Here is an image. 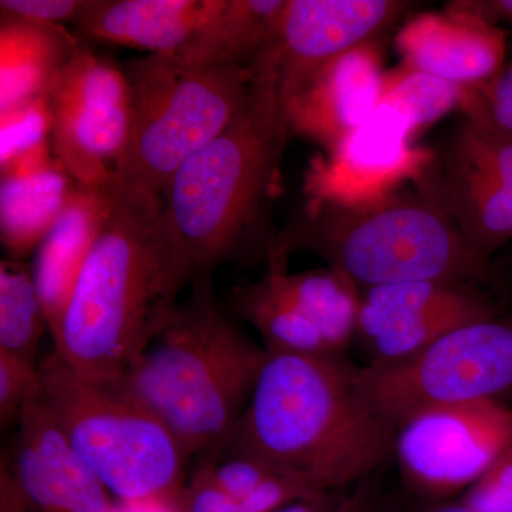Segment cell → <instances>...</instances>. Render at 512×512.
<instances>
[{
  "label": "cell",
  "instance_id": "obj_1",
  "mask_svg": "<svg viewBox=\"0 0 512 512\" xmlns=\"http://www.w3.org/2000/svg\"><path fill=\"white\" fill-rule=\"evenodd\" d=\"M188 284L163 197L123 187L77 276L53 350L80 375L123 379L174 318Z\"/></svg>",
  "mask_w": 512,
  "mask_h": 512
},
{
  "label": "cell",
  "instance_id": "obj_2",
  "mask_svg": "<svg viewBox=\"0 0 512 512\" xmlns=\"http://www.w3.org/2000/svg\"><path fill=\"white\" fill-rule=\"evenodd\" d=\"M342 356L266 353L254 393L214 453L247 456L316 491H339L394 456L397 431Z\"/></svg>",
  "mask_w": 512,
  "mask_h": 512
},
{
  "label": "cell",
  "instance_id": "obj_3",
  "mask_svg": "<svg viewBox=\"0 0 512 512\" xmlns=\"http://www.w3.org/2000/svg\"><path fill=\"white\" fill-rule=\"evenodd\" d=\"M289 134L272 46L258 57L237 116L192 154L165 188V214L191 285L211 279L228 262L268 256L278 232L271 211L282 191Z\"/></svg>",
  "mask_w": 512,
  "mask_h": 512
},
{
  "label": "cell",
  "instance_id": "obj_4",
  "mask_svg": "<svg viewBox=\"0 0 512 512\" xmlns=\"http://www.w3.org/2000/svg\"><path fill=\"white\" fill-rule=\"evenodd\" d=\"M318 256L360 289L413 281H487L490 262L468 245L446 211L407 187L359 205L306 201L269 248V269L295 252Z\"/></svg>",
  "mask_w": 512,
  "mask_h": 512
},
{
  "label": "cell",
  "instance_id": "obj_5",
  "mask_svg": "<svg viewBox=\"0 0 512 512\" xmlns=\"http://www.w3.org/2000/svg\"><path fill=\"white\" fill-rule=\"evenodd\" d=\"M265 356L202 279L123 380L187 456L211 454L244 416Z\"/></svg>",
  "mask_w": 512,
  "mask_h": 512
},
{
  "label": "cell",
  "instance_id": "obj_6",
  "mask_svg": "<svg viewBox=\"0 0 512 512\" xmlns=\"http://www.w3.org/2000/svg\"><path fill=\"white\" fill-rule=\"evenodd\" d=\"M254 63L198 64L146 55L121 69L130 97L126 147L116 165L121 187L163 197L173 175L237 116L254 82Z\"/></svg>",
  "mask_w": 512,
  "mask_h": 512
},
{
  "label": "cell",
  "instance_id": "obj_7",
  "mask_svg": "<svg viewBox=\"0 0 512 512\" xmlns=\"http://www.w3.org/2000/svg\"><path fill=\"white\" fill-rule=\"evenodd\" d=\"M39 375L50 413L114 500L181 494L187 453L123 379L80 375L55 350Z\"/></svg>",
  "mask_w": 512,
  "mask_h": 512
},
{
  "label": "cell",
  "instance_id": "obj_8",
  "mask_svg": "<svg viewBox=\"0 0 512 512\" xmlns=\"http://www.w3.org/2000/svg\"><path fill=\"white\" fill-rule=\"evenodd\" d=\"M366 399L394 429L421 410L512 394V320L468 323L416 355L357 369Z\"/></svg>",
  "mask_w": 512,
  "mask_h": 512
},
{
  "label": "cell",
  "instance_id": "obj_9",
  "mask_svg": "<svg viewBox=\"0 0 512 512\" xmlns=\"http://www.w3.org/2000/svg\"><path fill=\"white\" fill-rule=\"evenodd\" d=\"M52 116L50 147L76 184L117 183L126 147L130 97L123 69L84 45L46 93Z\"/></svg>",
  "mask_w": 512,
  "mask_h": 512
},
{
  "label": "cell",
  "instance_id": "obj_10",
  "mask_svg": "<svg viewBox=\"0 0 512 512\" xmlns=\"http://www.w3.org/2000/svg\"><path fill=\"white\" fill-rule=\"evenodd\" d=\"M512 447V409L498 400L431 407L397 429L394 454L417 493L466 491Z\"/></svg>",
  "mask_w": 512,
  "mask_h": 512
},
{
  "label": "cell",
  "instance_id": "obj_11",
  "mask_svg": "<svg viewBox=\"0 0 512 512\" xmlns=\"http://www.w3.org/2000/svg\"><path fill=\"white\" fill-rule=\"evenodd\" d=\"M414 187L447 212L484 261L512 239V138L500 131L464 120Z\"/></svg>",
  "mask_w": 512,
  "mask_h": 512
},
{
  "label": "cell",
  "instance_id": "obj_12",
  "mask_svg": "<svg viewBox=\"0 0 512 512\" xmlns=\"http://www.w3.org/2000/svg\"><path fill=\"white\" fill-rule=\"evenodd\" d=\"M402 110L380 103L372 116L342 141L313 158L305 174L306 201L359 205L419 183L434 151L414 147Z\"/></svg>",
  "mask_w": 512,
  "mask_h": 512
},
{
  "label": "cell",
  "instance_id": "obj_13",
  "mask_svg": "<svg viewBox=\"0 0 512 512\" xmlns=\"http://www.w3.org/2000/svg\"><path fill=\"white\" fill-rule=\"evenodd\" d=\"M474 285L413 281L362 291L356 338L372 359L369 365L399 362L451 330L495 318L493 305Z\"/></svg>",
  "mask_w": 512,
  "mask_h": 512
},
{
  "label": "cell",
  "instance_id": "obj_14",
  "mask_svg": "<svg viewBox=\"0 0 512 512\" xmlns=\"http://www.w3.org/2000/svg\"><path fill=\"white\" fill-rule=\"evenodd\" d=\"M406 8L399 0H286L274 43L279 99L330 60L373 42Z\"/></svg>",
  "mask_w": 512,
  "mask_h": 512
},
{
  "label": "cell",
  "instance_id": "obj_15",
  "mask_svg": "<svg viewBox=\"0 0 512 512\" xmlns=\"http://www.w3.org/2000/svg\"><path fill=\"white\" fill-rule=\"evenodd\" d=\"M13 478L30 512H109L114 498L83 463L37 387L19 419Z\"/></svg>",
  "mask_w": 512,
  "mask_h": 512
},
{
  "label": "cell",
  "instance_id": "obj_16",
  "mask_svg": "<svg viewBox=\"0 0 512 512\" xmlns=\"http://www.w3.org/2000/svg\"><path fill=\"white\" fill-rule=\"evenodd\" d=\"M224 0H93L76 23L80 39L202 63Z\"/></svg>",
  "mask_w": 512,
  "mask_h": 512
},
{
  "label": "cell",
  "instance_id": "obj_17",
  "mask_svg": "<svg viewBox=\"0 0 512 512\" xmlns=\"http://www.w3.org/2000/svg\"><path fill=\"white\" fill-rule=\"evenodd\" d=\"M384 76L382 52L375 42L330 60L281 101L289 133L332 150L377 109Z\"/></svg>",
  "mask_w": 512,
  "mask_h": 512
},
{
  "label": "cell",
  "instance_id": "obj_18",
  "mask_svg": "<svg viewBox=\"0 0 512 512\" xmlns=\"http://www.w3.org/2000/svg\"><path fill=\"white\" fill-rule=\"evenodd\" d=\"M505 30L448 5L444 12L421 13L397 32L394 45L402 66L460 86H480L503 69Z\"/></svg>",
  "mask_w": 512,
  "mask_h": 512
},
{
  "label": "cell",
  "instance_id": "obj_19",
  "mask_svg": "<svg viewBox=\"0 0 512 512\" xmlns=\"http://www.w3.org/2000/svg\"><path fill=\"white\" fill-rule=\"evenodd\" d=\"M121 190L119 181L101 187L74 185L62 214L36 249L33 275L52 338L59 332L77 276L109 220Z\"/></svg>",
  "mask_w": 512,
  "mask_h": 512
},
{
  "label": "cell",
  "instance_id": "obj_20",
  "mask_svg": "<svg viewBox=\"0 0 512 512\" xmlns=\"http://www.w3.org/2000/svg\"><path fill=\"white\" fill-rule=\"evenodd\" d=\"M0 241L8 258L25 261L60 217L74 181L49 144L0 167Z\"/></svg>",
  "mask_w": 512,
  "mask_h": 512
},
{
  "label": "cell",
  "instance_id": "obj_21",
  "mask_svg": "<svg viewBox=\"0 0 512 512\" xmlns=\"http://www.w3.org/2000/svg\"><path fill=\"white\" fill-rule=\"evenodd\" d=\"M83 46L64 26L0 15V116L46 97Z\"/></svg>",
  "mask_w": 512,
  "mask_h": 512
},
{
  "label": "cell",
  "instance_id": "obj_22",
  "mask_svg": "<svg viewBox=\"0 0 512 512\" xmlns=\"http://www.w3.org/2000/svg\"><path fill=\"white\" fill-rule=\"evenodd\" d=\"M266 276L319 329L332 352L342 355L356 338L360 289L328 266L299 274L269 269Z\"/></svg>",
  "mask_w": 512,
  "mask_h": 512
},
{
  "label": "cell",
  "instance_id": "obj_23",
  "mask_svg": "<svg viewBox=\"0 0 512 512\" xmlns=\"http://www.w3.org/2000/svg\"><path fill=\"white\" fill-rule=\"evenodd\" d=\"M229 312L254 326L266 353L303 356L335 355L319 329L265 276L232 293Z\"/></svg>",
  "mask_w": 512,
  "mask_h": 512
},
{
  "label": "cell",
  "instance_id": "obj_24",
  "mask_svg": "<svg viewBox=\"0 0 512 512\" xmlns=\"http://www.w3.org/2000/svg\"><path fill=\"white\" fill-rule=\"evenodd\" d=\"M49 329L33 268L19 259L0 262V352L36 363Z\"/></svg>",
  "mask_w": 512,
  "mask_h": 512
},
{
  "label": "cell",
  "instance_id": "obj_25",
  "mask_svg": "<svg viewBox=\"0 0 512 512\" xmlns=\"http://www.w3.org/2000/svg\"><path fill=\"white\" fill-rule=\"evenodd\" d=\"M466 92L467 86L402 66L384 76L380 103L402 110L416 136L450 111L461 109Z\"/></svg>",
  "mask_w": 512,
  "mask_h": 512
},
{
  "label": "cell",
  "instance_id": "obj_26",
  "mask_svg": "<svg viewBox=\"0 0 512 512\" xmlns=\"http://www.w3.org/2000/svg\"><path fill=\"white\" fill-rule=\"evenodd\" d=\"M52 116L46 97L0 116V167L50 143Z\"/></svg>",
  "mask_w": 512,
  "mask_h": 512
},
{
  "label": "cell",
  "instance_id": "obj_27",
  "mask_svg": "<svg viewBox=\"0 0 512 512\" xmlns=\"http://www.w3.org/2000/svg\"><path fill=\"white\" fill-rule=\"evenodd\" d=\"M461 111L466 119L480 121L512 138V62L504 64L488 82L467 87Z\"/></svg>",
  "mask_w": 512,
  "mask_h": 512
},
{
  "label": "cell",
  "instance_id": "obj_28",
  "mask_svg": "<svg viewBox=\"0 0 512 512\" xmlns=\"http://www.w3.org/2000/svg\"><path fill=\"white\" fill-rule=\"evenodd\" d=\"M39 384L36 363L0 352V423L3 429L19 423L26 403Z\"/></svg>",
  "mask_w": 512,
  "mask_h": 512
},
{
  "label": "cell",
  "instance_id": "obj_29",
  "mask_svg": "<svg viewBox=\"0 0 512 512\" xmlns=\"http://www.w3.org/2000/svg\"><path fill=\"white\" fill-rule=\"evenodd\" d=\"M460 504L470 512H512V447L464 491Z\"/></svg>",
  "mask_w": 512,
  "mask_h": 512
},
{
  "label": "cell",
  "instance_id": "obj_30",
  "mask_svg": "<svg viewBox=\"0 0 512 512\" xmlns=\"http://www.w3.org/2000/svg\"><path fill=\"white\" fill-rule=\"evenodd\" d=\"M185 512H262L249 500H241L225 491L205 464L195 470L183 488Z\"/></svg>",
  "mask_w": 512,
  "mask_h": 512
},
{
  "label": "cell",
  "instance_id": "obj_31",
  "mask_svg": "<svg viewBox=\"0 0 512 512\" xmlns=\"http://www.w3.org/2000/svg\"><path fill=\"white\" fill-rule=\"evenodd\" d=\"M93 0H2L0 15L46 23V25L64 26L82 19Z\"/></svg>",
  "mask_w": 512,
  "mask_h": 512
},
{
  "label": "cell",
  "instance_id": "obj_32",
  "mask_svg": "<svg viewBox=\"0 0 512 512\" xmlns=\"http://www.w3.org/2000/svg\"><path fill=\"white\" fill-rule=\"evenodd\" d=\"M109 512H185V508L183 495L178 494L144 500H114Z\"/></svg>",
  "mask_w": 512,
  "mask_h": 512
},
{
  "label": "cell",
  "instance_id": "obj_33",
  "mask_svg": "<svg viewBox=\"0 0 512 512\" xmlns=\"http://www.w3.org/2000/svg\"><path fill=\"white\" fill-rule=\"evenodd\" d=\"M451 5L488 23L497 25L500 20L512 23V0H490V2H451Z\"/></svg>",
  "mask_w": 512,
  "mask_h": 512
},
{
  "label": "cell",
  "instance_id": "obj_34",
  "mask_svg": "<svg viewBox=\"0 0 512 512\" xmlns=\"http://www.w3.org/2000/svg\"><path fill=\"white\" fill-rule=\"evenodd\" d=\"M0 512H30L5 460L0 464Z\"/></svg>",
  "mask_w": 512,
  "mask_h": 512
},
{
  "label": "cell",
  "instance_id": "obj_35",
  "mask_svg": "<svg viewBox=\"0 0 512 512\" xmlns=\"http://www.w3.org/2000/svg\"><path fill=\"white\" fill-rule=\"evenodd\" d=\"M332 512H377L376 500L369 485H359L353 493L343 494Z\"/></svg>",
  "mask_w": 512,
  "mask_h": 512
},
{
  "label": "cell",
  "instance_id": "obj_36",
  "mask_svg": "<svg viewBox=\"0 0 512 512\" xmlns=\"http://www.w3.org/2000/svg\"><path fill=\"white\" fill-rule=\"evenodd\" d=\"M342 495L339 491H329L306 500L296 501L275 512H332L339 504Z\"/></svg>",
  "mask_w": 512,
  "mask_h": 512
},
{
  "label": "cell",
  "instance_id": "obj_37",
  "mask_svg": "<svg viewBox=\"0 0 512 512\" xmlns=\"http://www.w3.org/2000/svg\"><path fill=\"white\" fill-rule=\"evenodd\" d=\"M427 512H470L467 510L464 505L460 504V501L458 503H447V504H440L436 505V507L431 508V510Z\"/></svg>",
  "mask_w": 512,
  "mask_h": 512
}]
</instances>
